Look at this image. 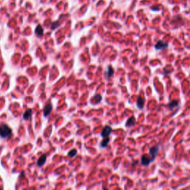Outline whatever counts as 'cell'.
I'll list each match as a JSON object with an SVG mask.
<instances>
[{"instance_id":"6da1fadb","label":"cell","mask_w":190,"mask_h":190,"mask_svg":"<svg viewBox=\"0 0 190 190\" xmlns=\"http://www.w3.org/2000/svg\"><path fill=\"white\" fill-rule=\"evenodd\" d=\"M12 135V129L5 124H2L0 126V137L3 138H8Z\"/></svg>"},{"instance_id":"7a4b0ae2","label":"cell","mask_w":190,"mask_h":190,"mask_svg":"<svg viewBox=\"0 0 190 190\" xmlns=\"http://www.w3.org/2000/svg\"><path fill=\"white\" fill-rule=\"evenodd\" d=\"M155 157L152 156L151 154L149 155H143L142 157H141V161H142V163L144 166H148L150 164L151 162L155 161Z\"/></svg>"},{"instance_id":"3957f363","label":"cell","mask_w":190,"mask_h":190,"mask_svg":"<svg viewBox=\"0 0 190 190\" xmlns=\"http://www.w3.org/2000/svg\"><path fill=\"white\" fill-rule=\"evenodd\" d=\"M112 129L110 126H105V128L103 129V130L102 133H101V136H102L103 137H108L109 135L112 133Z\"/></svg>"},{"instance_id":"277c9868","label":"cell","mask_w":190,"mask_h":190,"mask_svg":"<svg viewBox=\"0 0 190 190\" xmlns=\"http://www.w3.org/2000/svg\"><path fill=\"white\" fill-rule=\"evenodd\" d=\"M51 110H52V104L50 103H49L46 105L45 106V108H44V116L48 117V115L50 114Z\"/></svg>"},{"instance_id":"5b68a950","label":"cell","mask_w":190,"mask_h":190,"mask_svg":"<svg viewBox=\"0 0 190 190\" xmlns=\"http://www.w3.org/2000/svg\"><path fill=\"white\" fill-rule=\"evenodd\" d=\"M168 47V43H166V42H163L162 41H159L155 45V48L157 50H160V49H163V48H166Z\"/></svg>"},{"instance_id":"8992f818","label":"cell","mask_w":190,"mask_h":190,"mask_svg":"<svg viewBox=\"0 0 190 190\" xmlns=\"http://www.w3.org/2000/svg\"><path fill=\"white\" fill-rule=\"evenodd\" d=\"M46 155H42L41 157L39 158V161H38L37 162V165L39 166H42L44 164H45V161H46Z\"/></svg>"},{"instance_id":"52a82bcc","label":"cell","mask_w":190,"mask_h":190,"mask_svg":"<svg viewBox=\"0 0 190 190\" xmlns=\"http://www.w3.org/2000/svg\"><path fill=\"white\" fill-rule=\"evenodd\" d=\"M101 100H102V97L99 94L94 95V97L92 99V103L94 104H97L98 103H100Z\"/></svg>"},{"instance_id":"ba28073f","label":"cell","mask_w":190,"mask_h":190,"mask_svg":"<svg viewBox=\"0 0 190 190\" xmlns=\"http://www.w3.org/2000/svg\"><path fill=\"white\" fill-rule=\"evenodd\" d=\"M31 115H32V110L31 108H28L26 110V112L24 113L23 118L25 119V120H28V119L31 118Z\"/></svg>"},{"instance_id":"9c48e42d","label":"cell","mask_w":190,"mask_h":190,"mask_svg":"<svg viewBox=\"0 0 190 190\" xmlns=\"http://www.w3.org/2000/svg\"><path fill=\"white\" fill-rule=\"evenodd\" d=\"M35 34L37 36H42L43 34V28H42L41 25H37L35 29Z\"/></svg>"},{"instance_id":"30bf717a","label":"cell","mask_w":190,"mask_h":190,"mask_svg":"<svg viewBox=\"0 0 190 190\" xmlns=\"http://www.w3.org/2000/svg\"><path fill=\"white\" fill-rule=\"evenodd\" d=\"M135 123H136V121H135V118L134 117H131V118H130L128 120H127L126 126L128 127L130 126H134V125L135 124Z\"/></svg>"},{"instance_id":"8fae6325","label":"cell","mask_w":190,"mask_h":190,"mask_svg":"<svg viewBox=\"0 0 190 190\" xmlns=\"http://www.w3.org/2000/svg\"><path fill=\"white\" fill-rule=\"evenodd\" d=\"M109 143V138L108 137H104V140L101 142V144H100V146L102 147V148H106V147L108 145Z\"/></svg>"},{"instance_id":"7c38bea8","label":"cell","mask_w":190,"mask_h":190,"mask_svg":"<svg viewBox=\"0 0 190 190\" xmlns=\"http://www.w3.org/2000/svg\"><path fill=\"white\" fill-rule=\"evenodd\" d=\"M113 74H114V69L112 66H108V70H107V73H106V76L108 77H111Z\"/></svg>"},{"instance_id":"4fadbf2b","label":"cell","mask_w":190,"mask_h":190,"mask_svg":"<svg viewBox=\"0 0 190 190\" xmlns=\"http://www.w3.org/2000/svg\"><path fill=\"white\" fill-rule=\"evenodd\" d=\"M137 106H138L139 108H142L143 106V98H141V97H139L138 98V100H137Z\"/></svg>"},{"instance_id":"5bb4252c","label":"cell","mask_w":190,"mask_h":190,"mask_svg":"<svg viewBox=\"0 0 190 190\" xmlns=\"http://www.w3.org/2000/svg\"><path fill=\"white\" fill-rule=\"evenodd\" d=\"M77 154V151L76 149H72V150H71L69 152H68V156L71 157H74L76 156Z\"/></svg>"},{"instance_id":"9a60e30c","label":"cell","mask_w":190,"mask_h":190,"mask_svg":"<svg viewBox=\"0 0 190 190\" xmlns=\"http://www.w3.org/2000/svg\"><path fill=\"white\" fill-rule=\"evenodd\" d=\"M177 105H178V103H177L176 100H174V101H172V102L169 105V108L172 109V108H175V107H176L177 106Z\"/></svg>"}]
</instances>
